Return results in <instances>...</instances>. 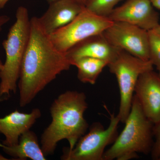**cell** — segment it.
Here are the masks:
<instances>
[{
    "instance_id": "19",
    "label": "cell",
    "mask_w": 160,
    "mask_h": 160,
    "mask_svg": "<svg viewBox=\"0 0 160 160\" xmlns=\"http://www.w3.org/2000/svg\"><path fill=\"white\" fill-rule=\"evenodd\" d=\"M10 20V18L6 15H2L0 16V32L2 31L3 26Z\"/></svg>"
},
{
    "instance_id": "4",
    "label": "cell",
    "mask_w": 160,
    "mask_h": 160,
    "mask_svg": "<svg viewBox=\"0 0 160 160\" xmlns=\"http://www.w3.org/2000/svg\"><path fill=\"white\" fill-rule=\"evenodd\" d=\"M16 21L9 29L2 46L6 61L0 70V102L9 99L17 90L21 65L30 33V19L26 7L20 6L16 13Z\"/></svg>"
},
{
    "instance_id": "7",
    "label": "cell",
    "mask_w": 160,
    "mask_h": 160,
    "mask_svg": "<svg viewBox=\"0 0 160 160\" xmlns=\"http://www.w3.org/2000/svg\"><path fill=\"white\" fill-rule=\"evenodd\" d=\"M112 22L109 18L98 16L85 8L71 22L49 36L54 47L65 53L87 38L103 33Z\"/></svg>"
},
{
    "instance_id": "16",
    "label": "cell",
    "mask_w": 160,
    "mask_h": 160,
    "mask_svg": "<svg viewBox=\"0 0 160 160\" xmlns=\"http://www.w3.org/2000/svg\"><path fill=\"white\" fill-rule=\"evenodd\" d=\"M122 0H86L85 8L93 14L108 18L115 6Z\"/></svg>"
},
{
    "instance_id": "10",
    "label": "cell",
    "mask_w": 160,
    "mask_h": 160,
    "mask_svg": "<svg viewBox=\"0 0 160 160\" xmlns=\"http://www.w3.org/2000/svg\"><path fill=\"white\" fill-rule=\"evenodd\" d=\"M137 98L146 117L153 123L160 121V76L153 70L140 76L135 88Z\"/></svg>"
},
{
    "instance_id": "8",
    "label": "cell",
    "mask_w": 160,
    "mask_h": 160,
    "mask_svg": "<svg viewBox=\"0 0 160 160\" xmlns=\"http://www.w3.org/2000/svg\"><path fill=\"white\" fill-rule=\"evenodd\" d=\"M103 33L112 46L142 59L149 60L147 30L125 22H113Z\"/></svg>"
},
{
    "instance_id": "3",
    "label": "cell",
    "mask_w": 160,
    "mask_h": 160,
    "mask_svg": "<svg viewBox=\"0 0 160 160\" xmlns=\"http://www.w3.org/2000/svg\"><path fill=\"white\" fill-rule=\"evenodd\" d=\"M122 131L111 147L105 151L103 160H129L138 153H150L153 146V124L145 115L135 96Z\"/></svg>"
},
{
    "instance_id": "20",
    "label": "cell",
    "mask_w": 160,
    "mask_h": 160,
    "mask_svg": "<svg viewBox=\"0 0 160 160\" xmlns=\"http://www.w3.org/2000/svg\"><path fill=\"white\" fill-rule=\"evenodd\" d=\"M150 1L153 6L160 9V0H150Z\"/></svg>"
},
{
    "instance_id": "12",
    "label": "cell",
    "mask_w": 160,
    "mask_h": 160,
    "mask_svg": "<svg viewBox=\"0 0 160 160\" xmlns=\"http://www.w3.org/2000/svg\"><path fill=\"white\" fill-rule=\"evenodd\" d=\"M120 49L111 45L102 33L83 40L65 54L71 65L74 60L84 57L99 59L109 64L116 58Z\"/></svg>"
},
{
    "instance_id": "11",
    "label": "cell",
    "mask_w": 160,
    "mask_h": 160,
    "mask_svg": "<svg viewBox=\"0 0 160 160\" xmlns=\"http://www.w3.org/2000/svg\"><path fill=\"white\" fill-rule=\"evenodd\" d=\"M85 8V5L78 0H57L49 4L38 21L43 31L50 35L71 22Z\"/></svg>"
},
{
    "instance_id": "17",
    "label": "cell",
    "mask_w": 160,
    "mask_h": 160,
    "mask_svg": "<svg viewBox=\"0 0 160 160\" xmlns=\"http://www.w3.org/2000/svg\"><path fill=\"white\" fill-rule=\"evenodd\" d=\"M149 60L156 66L160 76V34L153 29L149 30Z\"/></svg>"
},
{
    "instance_id": "24",
    "label": "cell",
    "mask_w": 160,
    "mask_h": 160,
    "mask_svg": "<svg viewBox=\"0 0 160 160\" xmlns=\"http://www.w3.org/2000/svg\"><path fill=\"white\" fill-rule=\"evenodd\" d=\"M3 66V63H2V61H1V60L0 59V70H1V69H2V68Z\"/></svg>"
},
{
    "instance_id": "5",
    "label": "cell",
    "mask_w": 160,
    "mask_h": 160,
    "mask_svg": "<svg viewBox=\"0 0 160 160\" xmlns=\"http://www.w3.org/2000/svg\"><path fill=\"white\" fill-rule=\"evenodd\" d=\"M108 66L117 80L120 96L117 116L120 122L124 123L131 110L135 88L140 76L153 70V66L149 60L142 59L121 49Z\"/></svg>"
},
{
    "instance_id": "15",
    "label": "cell",
    "mask_w": 160,
    "mask_h": 160,
    "mask_svg": "<svg viewBox=\"0 0 160 160\" xmlns=\"http://www.w3.org/2000/svg\"><path fill=\"white\" fill-rule=\"evenodd\" d=\"M109 63L95 58H80L72 62L78 69V78L83 83L94 85L103 69Z\"/></svg>"
},
{
    "instance_id": "25",
    "label": "cell",
    "mask_w": 160,
    "mask_h": 160,
    "mask_svg": "<svg viewBox=\"0 0 160 160\" xmlns=\"http://www.w3.org/2000/svg\"><path fill=\"white\" fill-rule=\"evenodd\" d=\"M78 1L80 2L83 3L84 5L85 4V3H86V0H78Z\"/></svg>"
},
{
    "instance_id": "9",
    "label": "cell",
    "mask_w": 160,
    "mask_h": 160,
    "mask_svg": "<svg viewBox=\"0 0 160 160\" xmlns=\"http://www.w3.org/2000/svg\"><path fill=\"white\" fill-rule=\"evenodd\" d=\"M112 22H123L149 31L159 25V14L150 0H127L116 7L108 17Z\"/></svg>"
},
{
    "instance_id": "6",
    "label": "cell",
    "mask_w": 160,
    "mask_h": 160,
    "mask_svg": "<svg viewBox=\"0 0 160 160\" xmlns=\"http://www.w3.org/2000/svg\"><path fill=\"white\" fill-rule=\"evenodd\" d=\"M120 121L115 113L110 114L107 128L99 122L93 123L89 131L83 135L72 149L64 148L61 157L62 160H103L107 146L114 142L118 136Z\"/></svg>"
},
{
    "instance_id": "18",
    "label": "cell",
    "mask_w": 160,
    "mask_h": 160,
    "mask_svg": "<svg viewBox=\"0 0 160 160\" xmlns=\"http://www.w3.org/2000/svg\"><path fill=\"white\" fill-rule=\"evenodd\" d=\"M153 135L154 141L150 153L152 159L159 160L160 158V121L153 125Z\"/></svg>"
},
{
    "instance_id": "27",
    "label": "cell",
    "mask_w": 160,
    "mask_h": 160,
    "mask_svg": "<svg viewBox=\"0 0 160 160\" xmlns=\"http://www.w3.org/2000/svg\"><path fill=\"white\" fill-rule=\"evenodd\" d=\"M159 160H160V158H159Z\"/></svg>"
},
{
    "instance_id": "14",
    "label": "cell",
    "mask_w": 160,
    "mask_h": 160,
    "mask_svg": "<svg viewBox=\"0 0 160 160\" xmlns=\"http://www.w3.org/2000/svg\"><path fill=\"white\" fill-rule=\"evenodd\" d=\"M0 147L6 154L15 160H46V157L43 153L39 144L37 136L30 130L26 132L20 136L19 142L14 146H5L0 143Z\"/></svg>"
},
{
    "instance_id": "1",
    "label": "cell",
    "mask_w": 160,
    "mask_h": 160,
    "mask_svg": "<svg viewBox=\"0 0 160 160\" xmlns=\"http://www.w3.org/2000/svg\"><path fill=\"white\" fill-rule=\"evenodd\" d=\"M71 66L65 53L58 50L41 28L37 17L30 19L29 41L18 80L19 105L32 102L47 85Z\"/></svg>"
},
{
    "instance_id": "23",
    "label": "cell",
    "mask_w": 160,
    "mask_h": 160,
    "mask_svg": "<svg viewBox=\"0 0 160 160\" xmlns=\"http://www.w3.org/2000/svg\"><path fill=\"white\" fill-rule=\"evenodd\" d=\"M9 160L8 159L4 157L2 155V154H0V160Z\"/></svg>"
},
{
    "instance_id": "22",
    "label": "cell",
    "mask_w": 160,
    "mask_h": 160,
    "mask_svg": "<svg viewBox=\"0 0 160 160\" xmlns=\"http://www.w3.org/2000/svg\"><path fill=\"white\" fill-rule=\"evenodd\" d=\"M153 30H154V31H155L156 32H158V33H159V34H160V25H158L157 26V27H156L154 29H153Z\"/></svg>"
},
{
    "instance_id": "2",
    "label": "cell",
    "mask_w": 160,
    "mask_h": 160,
    "mask_svg": "<svg viewBox=\"0 0 160 160\" xmlns=\"http://www.w3.org/2000/svg\"><path fill=\"white\" fill-rule=\"evenodd\" d=\"M87 108L83 92L68 90L54 100L50 108L51 123L41 136V148L46 157L54 154L62 140L69 142V149L74 147L89 128L84 116Z\"/></svg>"
},
{
    "instance_id": "13",
    "label": "cell",
    "mask_w": 160,
    "mask_h": 160,
    "mask_svg": "<svg viewBox=\"0 0 160 160\" xmlns=\"http://www.w3.org/2000/svg\"><path fill=\"white\" fill-rule=\"evenodd\" d=\"M41 116L40 109L34 108L30 113L16 110L4 117L0 118V133L5 137L2 144L8 146L17 145L20 136L30 130Z\"/></svg>"
},
{
    "instance_id": "26",
    "label": "cell",
    "mask_w": 160,
    "mask_h": 160,
    "mask_svg": "<svg viewBox=\"0 0 160 160\" xmlns=\"http://www.w3.org/2000/svg\"><path fill=\"white\" fill-rule=\"evenodd\" d=\"M57 1V0H47V2H48V3H49V4H50V3L52 2H55V1Z\"/></svg>"
},
{
    "instance_id": "21",
    "label": "cell",
    "mask_w": 160,
    "mask_h": 160,
    "mask_svg": "<svg viewBox=\"0 0 160 160\" xmlns=\"http://www.w3.org/2000/svg\"><path fill=\"white\" fill-rule=\"evenodd\" d=\"M9 0H0V9H3Z\"/></svg>"
}]
</instances>
